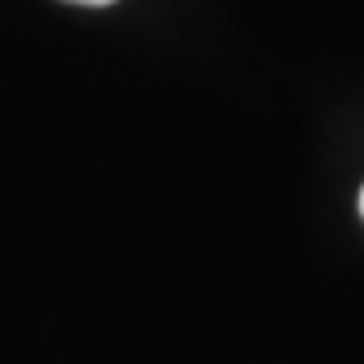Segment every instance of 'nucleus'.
Instances as JSON below:
<instances>
[{"label":"nucleus","mask_w":364,"mask_h":364,"mask_svg":"<svg viewBox=\"0 0 364 364\" xmlns=\"http://www.w3.org/2000/svg\"><path fill=\"white\" fill-rule=\"evenodd\" d=\"M73 4H114V0H73Z\"/></svg>","instance_id":"obj_1"},{"label":"nucleus","mask_w":364,"mask_h":364,"mask_svg":"<svg viewBox=\"0 0 364 364\" xmlns=\"http://www.w3.org/2000/svg\"><path fill=\"white\" fill-rule=\"evenodd\" d=\"M360 215H364V191H360Z\"/></svg>","instance_id":"obj_2"}]
</instances>
